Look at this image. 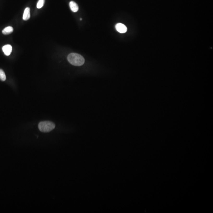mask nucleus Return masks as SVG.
Instances as JSON below:
<instances>
[{
	"label": "nucleus",
	"instance_id": "f257e3e1",
	"mask_svg": "<svg viewBox=\"0 0 213 213\" xmlns=\"http://www.w3.org/2000/svg\"><path fill=\"white\" fill-rule=\"evenodd\" d=\"M67 60L71 64L75 66H81L85 63V59L82 56L75 53H70L67 56Z\"/></svg>",
	"mask_w": 213,
	"mask_h": 213
},
{
	"label": "nucleus",
	"instance_id": "f03ea898",
	"mask_svg": "<svg viewBox=\"0 0 213 213\" xmlns=\"http://www.w3.org/2000/svg\"><path fill=\"white\" fill-rule=\"evenodd\" d=\"M54 123L50 121L42 122L39 124V129L41 132H49L55 128Z\"/></svg>",
	"mask_w": 213,
	"mask_h": 213
},
{
	"label": "nucleus",
	"instance_id": "7ed1b4c3",
	"mask_svg": "<svg viewBox=\"0 0 213 213\" xmlns=\"http://www.w3.org/2000/svg\"><path fill=\"white\" fill-rule=\"evenodd\" d=\"M116 30L120 33H124L127 31V28L123 24L121 23H117L115 26Z\"/></svg>",
	"mask_w": 213,
	"mask_h": 213
},
{
	"label": "nucleus",
	"instance_id": "20e7f679",
	"mask_svg": "<svg viewBox=\"0 0 213 213\" xmlns=\"http://www.w3.org/2000/svg\"><path fill=\"white\" fill-rule=\"evenodd\" d=\"M2 49L6 56H9L12 51V47L10 45L7 44L2 47Z\"/></svg>",
	"mask_w": 213,
	"mask_h": 213
},
{
	"label": "nucleus",
	"instance_id": "39448f33",
	"mask_svg": "<svg viewBox=\"0 0 213 213\" xmlns=\"http://www.w3.org/2000/svg\"><path fill=\"white\" fill-rule=\"evenodd\" d=\"M30 9L29 7H27L24 10V12L23 13V19L24 21H27L30 19Z\"/></svg>",
	"mask_w": 213,
	"mask_h": 213
},
{
	"label": "nucleus",
	"instance_id": "423d86ee",
	"mask_svg": "<svg viewBox=\"0 0 213 213\" xmlns=\"http://www.w3.org/2000/svg\"><path fill=\"white\" fill-rule=\"evenodd\" d=\"M69 6L71 10L73 12H76L78 11V6L74 1H71L69 3Z\"/></svg>",
	"mask_w": 213,
	"mask_h": 213
},
{
	"label": "nucleus",
	"instance_id": "0eeeda50",
	"mask_svg": "<svg viewBox=\"0 0 213 213\" xmlns=\"http://www.w3.org/2000/svg\"><path fill=\"white\" fill-rule=\"evenodd\" d=\"M13 27L9 26L5 28V29L2 30V33L3 34L5 35H8L12 33L13 32Z\"/></svg>",
	"mask_w": 213,
	"mask_h": 213
},
{
	"label": "nucleus",
	"instance_id": "6e6552de",
	"mask_svg": "<svg viewBox=\"0 0 213 213\" xmlns=\"http://www.w3.org/2000/svg\"><path fill=\"white\" fill-rule=\"evenodd\" d=\"M6 79V76L5 74V72L3 70L1 69H0V80L1 81H4Z\"/></svg>",
	"mask_w": 213,
	"mask_h": 213
},
{
	"label": "nucleus",
	"instance_id": "1a4fd4ad",
	"mask_svg": "<svg viewBox=\"0 0 213 213\" xmlns=\"http://www.w3.org/2000/svg\"><path fill=\"white\" fill-rule=\"evenodd\" d=\"M45 1V0H39L37 4V8L38 9L42 8L44 5Z\"/></svg>",
	"mask_w": 213,
	"mask_h": 213
},
{
	"label": "nucleus",
	"instance_id": "9d476101",
	"mask_svg": "<svg viewBox=\"0 0 213 213\" xmlns=\"http://www.w3.org/2000/svg\"><path fill=\"white\" fill-rule=\"evenodd\" d=\"M82 19H81H81H80V20H82Z\"/></svg>",
	"mask_w": 213,
	"mask_h": 213
}]
</instances>
